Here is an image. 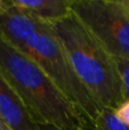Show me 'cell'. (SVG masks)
Wrapping results in <instances>:
<instances>
[{"label":"cell","mask_w":129,"mask_h":130,"mask_svg":"<svg viewBox=\"0 0 129 130\" xmlns=\"http://www.w3.org/2000/svg\"><path fill=\"white\" fill-rule=\"evenodd\" d=\"M0 120L9 130H37L26 106L16 91L0 74Z\"/></svg>","instance_id":"obj_6"},{"label":"cell","mask_w":129,"mask_h":130,"mask_svg":"<svg viewBox=\"0 0 129 130\" xmlns=\"http://www.w3.org/2000/svg\"><path fill=\"white\" fill-rule=\"evenodd\" d=\"M0 130H9L8 128H7V127L6 126H5V124L4 123H2V122L1 121H0Z\"/></svg>","instance_id":"obj_13"},{"label":"cell","mask_w":129,"mask_h":130,"mask_svg":"<svg viewBox=\"0 0 129 130\" xmlns=\"http://www.w3.org/2000/svg\"><path fill=\"white\" fill-rule=\"evenodd\" d=\"M45 24L42 21L18 10L9 0L8 9L0 13V39L25 55L30 41Z\"/></svg>","instance_id":"obj_5"},{"label":"cell","mask_w":129,"mask_h":130,"mask_svg":"<svg viewBox=\"0 0 129 130\" xmlns=\"http://www.w3.org/2000/svg\"><path fill=\"white\" fill-rule=\"evenodd\" d=\"M90 130H129V126L118 119L112 108H102Z\"/></svg>","instance_id":"obj_8"},{"label":"cell","mask_w":129,"mask_h":130,"mask_svg":"<svg viewBox=\"0 0 129 130\" xmlns=\"http://www.w3.org/2000/svg\"><path fill=\"white\" fill-rule=\"evenodd\" d=\"M25 55L42 69L59 91L74 105L90 130L102 107L75 74L52 25L48 23L43 25L30 41Z\"/></svg>","instance_id":"obj_3"},{"label":"cell","mask_w":129,"mask_h":130,"mask_svg":"<svg viewBox=\"0 0 129 130\" xmlns=\"http://www.w3.org/2000/svg\"><path fill=\"white\" fill-rule=\"evenodd\" d=\"M114 113L120 121L129 126V99L123 101L118 107L114 110Z\"/></svg>","instance_id":"obj_10"},{"label":"cell","mask_w":129,"mask_h":130,"mask_svg":"<svg viewBox=\"0 0 129 130\" xmlns=\"http://www.w3.org/2000/svg\"><path fill=\"white\" fill-rule=\"evenodd\" d=\"M118 1L121 6H123L127 10H129V0H118Z\"/></svg>","instance_id":"obj_12"},{"label":"cell","mask_w":129,"mask_h":130,"mask_svg":"<svg viewBox=\"0 0 129 130\" xmlns=\"http://www.w3.org/2000/svg\"><path fill=\"white\" fill-rule=\"evenodd\" d=\"M72 13L112 56L129 59V10L118 0H73Z\"/></svg>","instance_id":"obj_4"},{"label":"cell","mask_w":129,"mask_h":130,"mask_svg":"<svg viewBox=\"0 0 129 130\" xmlns=\"http://www.w3.org/2000/svg\"><path fill=\"white\" fill-rule=\"evenodd\" d=\"M18 10L48 24L57 22L72 13L73 0H10Z\"/></svg>","instance_id":"obj_7"},{"label":"cell","mask_w":129,"mask_h":130,"mask_svg":"<svg viewBox=\"0 0 129 130\" xmlns=\"http://www.w3.org/2000/svg\"><path fill=\"white\" fill-rule=\"evenodd\" d=\"M50 25L82 85L102 108L116 110L123 102L116 57L73 13Z\"/></svg>","instance_id":"obj_2"},{"label":"cell","mask_w":129,"mask_h":130,"mask_svg":"<svg viewBox=\"0 0 129 130\" xmlns=\"http://www.w3.org/2000/svg\"><path fill=\"white\" fill-rule=\"evenodd\" d=\"M0 74L38 124L61 130H89L85 119L40 66L0 39Z\"/></svg>","instance_id":"obj_1"},{"label":"cell","mask_w":129,"mask_h":130,"mask_svg":"<svg viewBox=\"0 0 129 130\" xmlns=\"http://www.w3.org/2000/svg\"><path fill=\"white\" fill-rule=\"evenodd\" d=\"M37 130H61L54 126H49V124H39Z\"/></svg>","instance_id":"obj_11"},{"label":"cell","mask_w":129,"mask_h":130,"mask_svg":"<svg viewBox=\"0 0 129 130\" xmlns=\"http://www.w3.org/2000/svg\"><path fill=\"white\" fill-rule=\"evenodd\" d=\"M0 121H1V120H0Z\"/></svg>","instance_id":"obj_14"},{"label":"cell","mask_w":129,"mask_h":130,"mask_svg":"<svg viewBox=\"0 0 129 130\" xmlns=\"http://www.w3.org/2000/svg\"><path fill=\"white\" fill-rule=\"evenodd\" d=\"M116 61L121 78V83H122L123 101H127L129 99V59L117 58L116 57Z\"/></svg>","instance_id":"obj_9"}]
</instances>
